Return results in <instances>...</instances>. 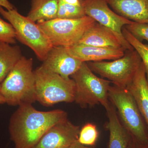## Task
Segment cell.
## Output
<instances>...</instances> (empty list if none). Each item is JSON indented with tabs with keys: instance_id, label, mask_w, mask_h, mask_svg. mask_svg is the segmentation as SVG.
I'll use <instances>...</instances> for the list:
<instances>
[{
	"instance_id": "6da1fadb",
	"label": "cell",
	"mask_w": 148,
	"mask_h": 148,
	"mask_svg": "<svg viewBox=\"0 0 148 148\" xmlns=\"http://www.w3.org/2000/svg\"><path fill=\"white\" fill-rule=\"evenodd\" d=\"M67 119L68 114L62 110L44 112L32 104L18 106L10 120L11 139L15 148H33L51 127Z\"/></svg>"
},
{
	"instance_id": "7a4b0ae2",
	"label": "cell",
	"mask_w": 148,
	"mask_h": 148,
	"mask_svg": "<svg viewBox=\"0 0 148 148\" xmlns=\"http://www.w3.org/2000/svg\"><path fill=\"white\" fill-rule=\"evenodd\" d=\"M5 103L10 106L32 104L37 101L33 60L22 56L1 84Z\"/></svg>"
},
{
	"instance_id": "3957f363",
	"label": "cell",
	"mask_w": 148,
	"mask_h": 148,
	"mask_svg": "<svg viewBox=\"0 0 148 148\" xmlns=\"http://www.w3.org/2000/svg\"><path fill=\"white\" fill-rule=\"evenodd\" d=\"M70 77L75 85L74 102L82 108L101 104L106 108L109 106L111 82L95 75L86 62H82Z\"/></svg>"
},
{
	"instance_id": "277c9868",
	"label": "cell",
	"mask_w": 148,
	"mask_h": 148,
	"mask_svg": "<svg viewBox=\"0 0 148 148\" xmlns=\"http://www.w3.org/2000/svg\"><path fill=\"white\" fill-rule=\"evenodd\" d=\"M109 101L117 111L122 124L133 140L148 143V130L135 99L126 88L114 85L108 91Z\"/></svg>"
},
{
	"instance_id": "5b68a950",
	"label": "cell",
	"mask_w": 148,
	"mask_h": 148,
	"mask_svg": "<svg viewBox=\"0 0 148 148\" xmlns=\"http://www.w3.org/2000/svg\"><path fill=\"white\" fill-rule=\"evenodd\" d=\"M37 101L46 107L59 103L75 101V85L67 79L48 71L41 66L34 71Z\"/></svg>"
},
{
	"instance_id": "8992f818",
	"label": "cell",
	"mask_w": 148,
	"mask_h": 148,
	"mask_svg": "<svg viewBox=\"0 0 148 148\" xmlns=\"http://www.w3.org/2000/svg\"><path fill=\"white\" fill-rule=\"evenodd\" d=\"M0 14L12 25L16 39L32 49L40 61H44L53 46L38 24L16 8L7 10L0 6Z\"/></svg>"
},
{
	"instance_id": "52a82bcc",
	"label": "cell",
	"mask_w": 148,
	"mask_h": 148,
	"mask_svg": "<svg viewBox=\"0 0 148 148\" xmlns=\"http://www.w3.org/2000/svg\"><path fill=\"white\" fill-rule=\"evenodd\" d=\"M96 23L90 16L74 19L56 18L37 23L53 47H69L76 44L85 33Z\"/></svg>"
},
{
	"instance_id": "ba28073f",
	"label": "cell",
	"mask_w": 148,
	"mask_h": 148,
	"mask_svg": "<svg viewBox=\"0 0 148 148\" xmlns=\"http://www.w3.org/2000/svg\"><path fill=\"white\" fill-rule=\"evenodd\" d=\"M142 62L138 52L133 49L125 51L123 56L112 61L88 62L87 64L93 73L107 79L114 85L126 88Z\"/></svg>"
},
{
	"instance_id": "9c48e42d",
	"label": "cell",
	"mask_w": 148,
	"mask_h": 148,
	"mask_svg": "<svg viewBox=\"0 0 148 148\" xmlns=\"http://www.w3.org/2000/svg\"><path fill=\"white\" fill-rule=\"evenodd\" d=\"M82 5L86 16H90L115 34L125 51L134 49L125 38L122 32L123 27L132 24L133 21L120 16L112 10L107 0H82Z\"/></svg>"
},
{
	"instance_id": "30bf717a",
	"label": "cell",
	"mask_w": 148,
	"mask_h": 148,
	"mask_svg": "<svg viewBox=\"0 0 148 148\" xmlns=\"http://www.w3.org/2000/svg\"><path fill=\"white\" fill-rule=\"evenodd\" d=\"M79 126L68 119L50 127L33 148H66L78 140Z\"/></svg>"
},
{
	"instance_id": "8fae6325",
	"label": "cell",
	"mask_w": 148,
	"mask_h": 148,
	"mask_svg": "<svg viewBox=\"0 0 148 148\" xmlns=\"http://www.w3.org/2000/svg\"><path fill=\"white\" fill-rule=\"evenodd\" d=\"M82 63L71 55L66 47L56 46L51 49L41 66L49 71L69 79Z\"/></svg>"
},
{
	"instance_id": "7c38bea8",
	"label": "cell",
	"mask_w": 148,
	"mask_h": 148,
	"mask_svg": "<svg viewBox=\"0 0 148 148\" xmlns=\"http://www.w3.org/2000/svg\"><path fill=\"white\" fill-rule=\"evenodd\" d=\"M66 47L71 55L82 62L116 60L123 56L125 51L123 49L98 47L79 44Z\"/></svg>"
},
{
	"instance_id": "4fadbf2b",
	"label": "cell",
	"mask_w": 148,
	"mask_h": 148,
	"mask_svg": "<svg viewBox=\"0 0 148 148\" xmlns=\"http://www.w3.org/2000/svg\"><path fill=\"white\" fill-rule=\"evenodd\" d=\"M77 44L124 50L115 34L96 22L84 33Z\"/></svg>"
},
{
	"instance_id": "5bb4252c",
	"label": "cell",
	"mask_w": 148,
	"mask_h": 148,
	"mask_svg": "<svg viewBox=\"0 0 148 148\" xmlns=\"http://www.w3.org/2000/svg\"><path fill=\"white\" fill-rule=\"evenodd\" d=\"M116 13L131 21L148 23V0H107Z\"/></svg>"
},
{
	"instance_id": "9a60e30c",
	"label": "cell",
	"mask_w": 148,
	"mask_h": 148,
	"mask_svg": "<svg viewBox=\"0 0 148 148\" xmlns=\"http://www.w3.org/2000/svg\"><path fill=\"white\" fill-rule=\"evenodd\" d=\"M126 89L135 99L148 130V83L143 62Z\"/></svg>"
},
{
	"instance_id": "2e32d148",
	"label": "cell",
	"mask_w": 148,
	"mask_h": 148,
	"mask_svg": "<svg viewBox=\"0 0 148 148\" xmlns=\"http://www.w3.org/2000/svg\"><path fill=\"white\" fill-rule=\"evenodd\" d=\"M108 121L106 128L110 132L108 148H127L131 136L123 124L116 109L112 103L106 108Z\"/></svg>"
},
{
	"instance_id": "e0dca14e",
	"label": "cell",
	"mask_w": 148,
	"mask_h": 148,
	"mask_svg": "<svg viewBox=\"0 0 148 148\" xmlns=\"http://www.w3.org/2000/svg\"><path fill=\"white\" fill-rule=\"evenodd\" d=\"M58 0H32L27 17L35 22L47 21L57 18Z\"/></svg>"
},
{
	"instance_id": "ac0fdd59",
	"label": "cell",
	"mask_w": 148,
	"mask_h": 148,
	"mask_svg": "<svg viewBox=\"0 0 148 148\" xmlns=\"http://www.w3.org/2000/svg\"><path fill=\"white\" fill-rule=\"evenodd\" d=\"M22 56L21 49L18 46L0 42V84Z\"/></svg>"
},
{
	"instance_id": "d6986e66",
	"label": "cell",
	"mask_w": 148,
	"mask_h": 148,
	"mask_svg": "<svg viewBox=\"0 0 148 148\" xmlns=\"http://www.w3.org/2000/svg\"><path fill=\"white\" fill-rule=\"evenodd\" d=\"M122 32L125 38L140 56L145 67L148 83V44H145L138 40L124 27Z\"/></svg>"
},
{
	"instance_id": "ffe728a7",
	"label": "cell",
	"mask_w": 148,
	"mask_h": 148,
	"mask_svg": "<svg viewBox=\"0 0 148 148\" xmlns=\"http://www.w3.org/2000/svg\"><path fill=\"white\" fill-rule=\"evenodd\" d=\"M86 16L82 5L69 4L58 0L57 18L74 19Z\"/></svg>"
},
{
	"instance_id": "44dd1931",
	"label": "cell",
	"mask_w": 148,
	"mask_h": 148,
	"mask_svg": "<svg viewBox=\"0 0 148 148\" xmlns=\"http://www.w3.org/2000/svg\"><path fill=\"white\" fill-rule=\"evenodd\" d=\"M98 136L99 132L96 125L88 123L80 130L78 141L84 145L93 146L97 142Z\"/></svg>"
},
{
	"instance_id": "7402d4cb",
	"label": "cell",
	"mask_w": 148,
	"mask_h": 148,
	"mask_svg": "<svg viewBox=\"0 0 148 148\" xmlns=\"http://www.w3.org/2000/svg\"><path fill=\"white\" fill-rule=\"evenodd\" d=\"M135 38L143 42L145 40L148 42V23H140L133 21L132 24L125 26Z\"/></svg>"
},
{
	"instance_id": "603a6c76",
	"label": "cell",
	"mask_w": 148,
	"mask_h": 148,
	"mask_svg": "<svg viewBox=\"0 0 148 148\" xmlns=\"http://www.w3.org/2000/svg\"><path fill=\"white\" fill-rule=\"evenodd\" d=\"M16 35L13 27L0 17V42L11 45L16 43Z\"/></svg>"
},
{
	"instance_id": "cb8c5ba5",
	"label": "cell",
	"mask_w": 148,
	"mask_h": 148,
	"mask_svg": "<svg viewBox=\"0 0 148 148\" xmlns=\"http://www.w3.org/2000/svg\"><path fill=\"white\" fill-rule=\"evenodd\" d=\"M127 148H148V143H141L133 140L131 137Z\"/></svg>"
},
{
	"instance_id": "d4e9b609",
	"label": "cell",
	"mask_w": 148,
	"mask_h": 148,
	"mask_svg": "<svg viewBox=\"0 0 148 148\" xmlns=\"http://www.w3.org/2000/svg\"><path fill=\"white\" fill-rule=\"evenodd\" d=\"M0 6L7 10H11L15 8L8 0H0Z\"/></svg>"
},
{
	"instance_id": "484cf974",
	"label": "cell",
	"mask_w": 148,
	"mask_h": 148,
	"mask_svg": "<svg viewBox=\"0 0 148 148\" xmlns=\"http://www.w3.org/2000/svg\"><path fill=\"white\" fill-rule=\"evenodd\" d=\"M63 2L75 5H82V0H60Z\"/></svg>"
},
{
	"instance_id": "4316f807",
	"label": "cell",
	"mask_w": 148,
	"mask_h": 148,
	"mask_svg": "<svg viewBox=\"0 0 148 148\" xmlns=\"http://www.w3.org/2000/svg\"><path fill=\"white\" fill-rule=\"evenodd\" d=\"M66 148H92L90 147H88V146L84 145L82 144H80L77 141L71 145L69 146V147Z\"/></svg>"
},
{
	"instance_id": "83f0119b",
	"label": "cell",
	"mask_w": 148,
	"mask_h": 148,
	"mask_svg": "<svg viewBox=\"0 0 148 148\" xmlns=\"http://www.w3.org/2000/svg\"><path fill=\"white\" fill-rule=\"evenodd\" d=\"M4 103H5V101L1 92V84H0V104H3Z\"/></svg>"
}]
</instances>
